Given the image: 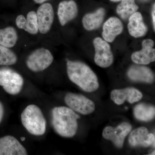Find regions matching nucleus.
<instances>
[{
    "label": "nucleus",
    "instance_id": "1",
    "mask_svg": "<svg viewBox=\"0 0 155 155\" xmlns=\"http://www.w3.org/2000/svg\"><path fill=\"white\" fill-rule=\"evenodd\" d=\"M67 72L69 79L87 92L95 91L99 87L97 77L90 67L83 62L68 61Z\"/></svg>",
    "mask_w": 155,
    "mask_h": 155
},
{
    "label": "nucleus",
    "instance_id": "2",
    "mask_svg": "<svg viewBox=\"0 0 155 155\" xmlns=\"http://www.w3.org/2000/svg\"><path fill=\"white\" fill-rule=\"evenodd\" d=\"M80 116L70 108L58 107L51 111L52 125L56 133L64 137H73L77 133Z\"/></svg>",
    "mask_w": 155,
    "mask_h": 155
},
{
    "label": "nucleus",
    "instance_id": "3",
    "mask_svg": "<svg viewBox=\"0 0 155 155\" xmlns=\"http://www.w3.org/2000/svg\"><path fill=\"white\" fill-rule=\"evenodd\" d=\"M21 120L23 127L30 134L38 136L45 133L46 120L41 109L36 105H29L24 109Z\"/></svg>",
    "mask_w": 155,
    "mask_h": 155
},
{
    "label": "nucleus",
    "instance_id": "4",
    "mask_svg": "<svg viewBox=\"0 0 155 155\" xmlns=\"http://www.w3.org/2000/svg\"><path fill=\"white\" fill-rule=\"evenodd\" d=\"M22 75L14 69L8 67L0 69V86L9 94H19L24 85Z\"/></svg>",
    "mask_w": 155,
    "mask_h": 155
},
{
    "label": "nucleus",
    "instance_id": "5",
    "mask_svg": "<svg viewBox=\"0 0 155 155\" xmlns=\"http://www.w3.org/2000/svg\"><path fill=\"white\" fill-rule=\"evenodd\" d=\"M54 59L49 50L44 48H39L33 51L27 57L26 66L32 72H42L51 65Z\"/></svg>",
    "mask_w": 155,
    "mask_h": 155
},
{
    "label": "nucleus",
    "instance_id": "6",
    "mask_svg": "<svg viewBox=\"0 0 155 155\" xmlns=\"http://www.w3.org/2000/svg\"><path fill=\"white\" fill-rule=\"evenodd\" d=\"M64 101L70 109L83 115L92 114L95 110L94 103L81 94L69 93L65 96Z\"/></svg>",
    "mask_w": 155,
    "mask_h": 155
},
{
    "label": "nucleus",
    "instance_id": "7",
    "mask_svg": "<svg viewBox=\"0 0 155 155\" xmlns=\"http://www.w3.org/2000/svg\"><path fill=\"white\" fill-rule=\"evenodd\" d=\"M95 54L94 62L99 67L107 68L114 62V58L110 45L101 38H96L93 41Z\"/></svg>",
    "mask_w": 155,
    "mask_h": 155
},
{
    "label": "nucleus",
    "instance_id": "8",
    "mask_svg": "<svg viewBox=\"0 0 155 155\" xmlns=\"http://www.w3.org/2000/svg\"><path fill=\"white\" fill-rule=\"evenodd\" d=\"M132 126L127 122H123L117 127L107 126L103 131V137L106 140H110L117 147H122L125 137L130 133Z\"/></svg>",
    "mask_w": 155,
    "mask_h": 155
},
{
    "label": "nucleus",
    "instance_id": "9",
    "mask_svg": "<svg viewBox=\"0 0 155 155\" xmlns=\"http://www.w3.org/2000/svg\"><path fill=\"white\" fill-rule=\"evenodd\" d=\"M38 22L39 32L46 34L51 28L54 18L52 5L49 3L41 4L36 12Z\"/></svg>",
    "mask_w": 155,
    "mask_h": 155
},
{
    "label": "nucleus",
    "instance_id": "10",
    "mask_svg": "<svg viewBox=\"0 0 155 155\" xmlns=\"http://www.w3.org/2000/svg\"><path fill=\"white\" fill-rule=\"evenodd\" d=\"M27 150L16 137L7 135L0 138V155H26Z\"/></svg>",
    "mask_w": 155,
    "mask_h": 155
},
{
    "label": "nucleus",
    "instance_id": "11",
    "mask_svg": "<svg viewBox=\"0 0 155 155\" xmlns=\"http://www.w3.org/2000/svg\"><path fill=\"white\" fill-rule=\"evenodd\" d=\"M142 48L140 51L133 53L131 60L135 64L147 65L155 61L154 42L150 39H145L142 43Z\"/></svg>",
    "mask_w": 155,
    "mask_h": 155
},
{
    "label": "nucleus",
    "instance_id": "12",
    "mask_svg": "<svg viewBox=\"0 0 155 155\" xmlns=\"http://www.w3.org/2000/svg\"><path fill=\"white\" fill-rule=\"evenodd\" d=\"M111 99L116 104H122L127 101L130 104L137 102L142 98L141 92L134 87L115 89L110 94Z\"/></svg>",
    "mask_w": 155,
    "mask_h": 155
},
{
    "label": "nucleus",
    "instance_id": "13",
    "mask_svg": "<svg viewBox=\"0 0 155 155\" xmlns=\"http://www.w3.org/2000/svg\"><path fill=\"white\" fill-rule=\"evenodd\" d=\"M155 135L149 133L146 127H141L133 130L128 138L129 144L132 147H148L153 144L155 147Z\"/></svg>",
    "mask_w": 155,
    "mask_h": 155
},
{
    "label": "nucleus",
    "instance_id": "14",
    "mask_svg": "<svg viewBox=\"0 0 155 155\" xmlns=\"http://www.w3.org/2000/svg\"><path fill=\"white\" fill-rule=\"evenodd\" d=\"M78 13L77 4L73 0L63 1L59 4L58 16L59 22L62 26H64L76 18Z\"/></svg>",
    "mask_w": 155,
    "mask_h": 155
},
{
    "label": "nucleus",
    "instance_id": "15",
    "mask_svg": "<svg viewBox=\"0 0 155 155\" xmlns=\"http://www.w3.org/2000/svg\"><path fill=\"white\" fill-rule=\"evenodd\" d=\"M103 29V38L107 42H112L122 32L123 24L117 17H110L104 23Z\"/></svg>",
    "mask_w": 155,
    "mask_h": 155
},
{
    "label": "nucleus",
    "instance_id": "16",
    "mask_svg": "<svg viewBox=\"0 0 155 155\" xmlns=\"http://www.w3.org/2000/svg\"><path fill=\"white\" fill-rule=\"evenodd\" d=\"M127 75L130 80L135 81L152 83L155 75L148 67L140 65H133L127 71Z\"/></svg>",
    "mask_w": 155,
    "mask_h": 155
},
{
    "label": "nucleus",
    "instance_id": "17",
    "mask_svg": "<svg viewBox=\"0 0 155 155\" xmlns=\"http://www.w3.org/2000/svg\"><path fill=\"white\" fill-rule=\"evenodd\" d=\"M128 32L134 38L144 36L147 32L148 28L143 22L142 16L140 12H136L128 18Z\"/></svg>",
    "mask_w": 155,
    "mask_h": 155
},
{
    "label": "nucleus",
    "instance_id": "18",
    "mask_svg": "<svg viewBox=\"0 0 155 155\" xmlns=\"http://www.w3.org/2000/svg\"><path fill=\"white\" fill-rule=\"evenodd\" d=\"M105 10L100 8L96 12L86 14L82 19V24L86 30L91 31L99 28L104 19Z\"/></svg>",
    "mask_w": 155,
    "mask_h": 155
},
{
    "label": "nucleus",
    "instance_id": "19",
    "mask_svg": "<svg viewBox=\"0 0 155 155\" xmlns=\"http://www.w3.org/2000/svg\"><path fill=\"white\" fill-rule=\"evenodd\" d=\"M18 40V33L12 26L0 29V45L5 47L12 48L17 44Z\"/></svg>",
    "mask_w": 155,
    "mask_h": 155
},
{
    "label": "nucleus",
    "instance_id": "20",
    "mask_svg": "<svg viewBox=\"0 0 155 155\" xmlns=\"http://www.w3.org/2000/svg\"><path fill=\"white\" fill-rule=\"evenodd\" d=\"M134 114L138 120L148 122L155 118V107L147 104H140L134 108Z\"/></svg>",
    "mask_w": 155,
    "mask_h": 155
},
{
    "label": "nucleus",
    "instance_id": "21",
    "mask_svg": "<svg viewBox=\"0 0 155 155\" xmlns=\"http://www.w3.org/2000/svg\"><path fill=\"white\" fill-rule=\"evenodd\" d=\"M138 9L135 0H121V3L117 6L116 12L122 19L125 20L137 12Z\"/></svg>",
    "mask_w": 155,
    "mask_h": 155
},
{
    "label": "nucleus",
    "instance_id": "22",
    "mask_svg": "<svg viewBox=\"0 0 155 155\" xmlns=\"http://www.w3.org/2000/svg\"><path fill=\"white\" fill-rule=\"evenodd\" d=\"M17 61V56L13 51L0 45V66H12L16 64Z\"/></svg>",
    "mask_w": 155,
    "mask_h": 155
},
{
    "label": "nucleus",
    "instance_id": "23",
    "mask_svg": "<svg viewBox=\"0 0 155 155\" xmlns=\"http://www.w3.org/2000/svg\"><path fill=\"white\" fill-rule=\"evenodd\" d=\"M23 30L33 35H35L38 33V22L35 11H30L27 14Z\"/></svg>",
    "mask_w": 155,
    "mask_h": 155
},
{
    "label": "nucleus",
    "instance_id": "24",
    "mask_svg": "<svg viewBox=\"0 0 155 155\" xmlns=\"http://www.w3.org/2000/svg\"><path fill=\"white\" fill-rule=\"evenodd\" d=\"M25 16L23 15H18L16 18L15 20V23L17 25V28L19 29H24V25H25Z\"/></svg>",
    "mask_w": 155,
    "mask_h": 155
},
{
    "label": "nucleus",
    "instance_id": "25",
    "mask_svg": "<svg viewBox=\"0 0 155 155\" xmlns=\"http://www.w3.org/2000/svg\"><path fill=\"white\" fill-rule=\"evenodd\" d=\"M4 114H5V109H4V106L2 103L0 101V123L2 120Z\"/></svg>",
    "mask_w": 155,
    "mask_h": 155
},
{
    "label": "nucleus",
    "instance_id": "26",
    "mask_svg": "<svg viewBox=\"0 0 155 155\" xmlns=\"http://www.w3.org/2000/svg\"><path fill=\"white\" fill-rule=\"evenodd\" d=\"M155 4H154L153 6V10H152V19H153V25L154 30H155Z\"/></svg>",
    "mask_w": 155,
    "mask_h": 155
},
{
    "label": "nucleus",
    "instance_id": "27",
    "mask_svg": "<svg viewBox=\"0 0 155 155\" xmlns=\"http://www.w3.org/2000/svg\"><path fill=\"white\" fill-rule=\"evenodd\" d=\"M48 0H33L35 3L38 4H42L43 3H45Z\"/></svg>",
    "mask_w": 155,
    "mask_h": 155
},
{
    "label": "nucleus",
    "instance_id": "28",
    "mask_svg": "<svg viewBox=\"0 0 155 155\" xmlns=\"http://www.w3.org/2000/svg\"><path fill=\"white\" fill-rule=\"evenodd\" d=\"M110 1L112 2H118L119 1H121V0H110Z\"/></svg>",
    "mask_w": 155,
    "mask_h": 155
},
{
    "label": "nucleus",
    "instance_id": "29",
    "mask_svg": "<svg viewBox=\"0 0 155 155\" xmlns=\"http://www.w3.org/2000/svg\"><path fill=\"white\" fill-rule=\"evenodd\" d=\"M25 137H21V140H22V141H24V140H25Z\"/></svg>",
    "mask_w": 155,
    "mask_h": 155
}]
</instances>
